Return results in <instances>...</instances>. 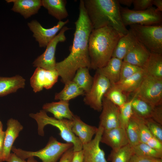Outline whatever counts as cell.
Wrapping results in <instances>:
<instances>
[{
	"instance_id": "e0dca14e",
	"label": "cell",
	"mask_w": 162,
	"mask_h": 162,
	"mask_svg": "<svg viewBox=\"0 0 162 162\" xmlns=\"http://www.w3.org/2000/svg\"><path fill=\"white\" fill-rule=\"evenodd\" d=\"M72 122V130L82 145L90 142L98 131V128L86 124L77 115H74Z\"/></svg>"
},
{
	"instance_id": "30bf717a",
	"label": "cell",
	"mask_w": 162,
	"mask_h": 162,
	"mask_svg": "<svg viewBox=\"0 0 162 162\" xmlns=\"http://www.w3.org/2000/svg\"><path fill=\"white\" fill-rule=\"evenodd\" d=\"M70 29L65 26L61 29L59 33L48 44L44 53L34 60L33 63L34 67L47 70H56V62L55 55L57 46L58 43L66 40L65 33Z\"/></svg>"
},
{
	"instance_id": "60d3db41",
	"label": "cell",
	"mask_w": 162,
	"mask_h": 162,
	"mask_svg": "<svg viewBox=\"0 0 162 162\" xmlns=\"http://www.w3.org/2000/svg\"><path fill=\"white\" fill-rule=\"evenodd\" d=\"M158 159L152 157L143 156L134 154L129 162H153Z\"/></svg>"
},
{
	"instance_id": "6da1fadb",
	"label": "cell",
	"mask_w": 162,
	"mask_h": 162,
	"mask_svg": "<svg viewBox=\"0 0 162 162\" xmlns=\"http://www.w3.org/2000/svg\"><path fill=\"white\" fill-rule=\"evenodd\" d=\"M79 14L75 22V30L68 56L56 63L55 69L64 84L72 80L80 68H90L88 51L90 34L93 29L85 9L83 0L80 1Z\"/></svg>"
},
{
	"instance_id": "ac0fdd59",
	"label": "cell",
	"mask_w": 162,
	"mask_h": 162,
	"mask_svg": "<svg viewBox=\"0 0 162 162\" xmlns=\"http://www.w3.org/2000/svg\"><path fill=\"white\" fill-rule=\"evenodd\" d=\"M8 3H13L11 10L20 14L27 19L38 13L42 5L41 0H6Z\"/></svg>"
},
{
	"instance_id": "681fc988",
	"label": "cell",
	"mask_w": 162,
	"mask_h": 162,
	"mask_svg": "<svg viewBox=\"0 0 162 162\" xmlns=\"http://www.w3.org/2000/svg\"><path fill=\"white\" fill-rule=\"evenodd\" d=\"M3 131V124L1 121L0 120V134Z\"/></svg>"
},
{
	"instance_id": "8d00e7d4",
	"label": "cell",
	"mask_w": 162,
	"mask_h": 162,
	"mask_svg": "<svg viewBox=\"0 0 162 162\" xmlns=\"http://www.w3.org/2000/svg\"><path fill=\"white\" fill-rule=\"evenodd\" d=\"M145 122L152 136L162 142V124L151 118L144 119Z\"/></svg>"
},
{
	"instance_id": "c3c4849f",
	"label": "cell",
	"mask_w": 162,
	"mask_h": 162,
	"mask_svg": "<svg viewBox=\"0 0 162 162\" xmlns=\"http://www.w3.org/2000/svg\"><path fill=\"white\" fill-rule=\"evenodd\" d=\"M27 162H38L34 157H30L28 158Z\"/></svg>"
},
{
	"instance_id": "4fadbf2b",
	"label": "cell",
	"mask_w": 162,
	"mask_h": 162,
	"mask_svg": "<svg viewBox=\"0 0 162 162\" xmlns=\"http://www.w3.org/2000/svg\"><path fill=\"white\" fill-rule=\"evenodd\" d=\"M104 130L102 127L99 126L94 138L82 145V162H108L104 152L100 146Z\"/></svg>"
},
{
	"instance_id": "d6986e66",
	"label": "cell",
	"mask_w": 162,
	"mask_h": 162,
	"mask_svg": "<svg viewBox=\"0 0 162 162\" xmlns=\"http://www.w3.org/2000/svg\"><path fill=\"white\" fill-rule=\"evenodd\" d=\"M150 53L144 45L138 41L127 54L123 61L143 68L149 57Z\"/></svg>"
},
{
	"instance_id": "4dcf8cb0",
	"label": "cell",
	"mask_w": 162,
	"mask_h": 162,
	"mask_svg": "<svg viewBox=\"0 0 162 162\" xmlns=\"http://www.w3.org/2000/svg\"><path fill=\"white\" fill-rule=\"evenodd\" d=\"M134 154L132 147L129 144L117 150H112L108 157L111 162H129Z\"/></svg>"
},
{
	"instance_id": "ffe728a7",
	"label": "cell",
	"mask_w": 162,
	"mask_h": 162,
	"mask_svg": "<svg viewBox=\"0 0 162 162\" xmlns=\"http://www.w3.org/2000/svg\"><path fill=\"white\" fill-rule=\"evenodd\" d=\"M69 101L60 100L57 102L46 103L43 106V110L52 113L58 119H66L72 120L74 114L69 108Z\"/></svg>"
},
{
	"instance_id": "52a82bcc",
	"label": "cell",
	"mask_w": 162,
	"mask_h": 162,
	"mask_svg": "<svg viewBox=\"0 0 162 162\" xmlns=\"http://www.w3.org/2000/svg\"><path fill=\"white\" fill-rule=\"evenodd\" d=\"M120 13L124 25H155L162 24L161 12L153 7L142 10H130L120 6Z\"/></svg>"
},
{
	"instance_id": "b9f144b4",
	"label": "cell",
	"mask_w": 162,
	"mask_h": 162,
	"mask_svg": "<svg viewBox=\"0 0 162 162\" xmlns=\"http://www.w3.org/2000/svg\"><path fill=\"white\" fill-rule=\"evenodd\" d=\"M73 147L65 152L60 158L59 162H71L74 154Z\"/></svg>"
},
{
	"instance_id": "5bb4252c",
	"label": "cell",
	"mask_w": 162,
	"mask_h": 162,
	"mask_svg": "<svg viewBox=\"0 0 162 162\" xmlns=\"http://www.w3.org/2000/svg\"><path fill=\"white\" fill-rule=\"evenodd\" d=\"M99 126L104 130L119 127V107L104 97Z\"/></svg>"
},
{
	"instance_id": "f907efd6",
	"label": "cell",
	"mask_w": 162,
	"mask_h": 162,
	"mask_svg": "<svg viewBox=\"0 0 162 162\" xmlns=\"http://www.w3.org/2000/svg\"><path fill=\"white\" fill-rule=\"evenodd\" d=\"M153 162H162V159L158 158Z\"/></svg>"
},
{
	"instance_id": "cb8c5ba5",
	"label": "cell",
	"mask_w": 162,
	"mask_h": 162,
	"mask_svg": "<svg viewBox=\"0 0 162 162\" xmlns=\"http://www.w3.org/2000/svg\"><path fill=\"white\" fill-rule=\"evenodd\" d=\"M42 6L48 11L49 14L59 21L66 18L68 13L65 0H42Z\"/></svg>"
},
{
	"instance_id": "d590c367",
	"label": "cell",
	"mask_w": 162,
	"mask_h": 162,
	"mask_svg": "<svg viewBox=\"0 0 162 162\" xmlns=\"http://www.w3.org/2000/svg\"><path fill=\"white\" fill-rule=\"evenodd\" d=\"M142 69L143 68L141 67L123 61L121 69L119 82L125 80Z\"/></svg>"
},
{
	"instance_id": "d6a6232c",
	"label": "cell",
	"mask_w": 162,
	"mask_h": 162,
	"mask_svg": "<svg viewBox=\"0 0 162 162\" xmlns=\"http://www.w3.org/2000/svg\"><path fill=\"white\" fill-rule=\"evenodd\" d=\"M129 144L132 147L140 142L139 131L137 123L131 116L125 129Z\"/></svg>"
},
{
	"instance_id": "ba28073f",
	"label": "cell",
	"mask_w": 162,
	"mask_h": 162,
	"mask_svg": "<svg viewBox=\"0 0 162 162\" xmlns=\"http://www.w3.org/2000/svg\"><path fill=\"white\" fill-rule=\"evenodd\" d=\"M133 93V96L154 106L162 104V79L145 75L140 86Z\"/></svg>"
},
{
	"instance_id": "d4e9b609",
	"label": "cell",
	"mask_w": 162,
	"mask_h": 162,
	"mask_svg": "<svg viewBox=\"0 0 162 162\" xmlns=\"http://www.w3.org/2000/svg\"><path fill=\"white\" fill-rule=\"evenodd\" d=\"M143 69L146 75L162 79V54L151 52Z\"/></svg>"
},
{
	"instance_id": "f6af8a7d",
	"label": "cell",
	"mask_w": 162,
	"mask_h": 162,
	"mask_svg": "<svg viewBox=\"0 0 162 162\" xmlns=\"http://www.w3.org/2000/svg\"><path fill=\"white\" fill-rule=\"evenodd\" d=\"M7 162H27L25 159L18 157L14 153H11Z\"/></svg>"
},
{
	"instance_id": "277c9868",
	"label": "cell",
	"mask_w": 162,
	"mask_h": 162,
	"mask_svg": "<svg viewBox=\"0 0 162 162\" xmlns=\"http://www.w3.org/2000/svg\"><path fill=\"white\" fill-rule=\"evenodd\" d=\"M29 115L36 121L38 126V133L40 135L44 136V128L46 125H52L58 129L59 134L64 140L67 142L73 144L74 152L82 150V143L72 130V120L66 119H58L49 116L46 112L43 110L36 113H30Z\"/></svg>"
},
{
	"instance_id": "f1b7e54d",
	"label": "cell",
	"mask_w": 162,
	"mask_h": 162,
	"mask_svg": "<svg viewBox=\"0 0 162 162\" xmlns=\"http://www.w3.org/2000/svg\"><path fill=\"white\" fill-rule=\"evenodd\" d=\"M89 69L86 67L80 68L72 80L82 90L85 94L89 91L93 82V77L90 74Z\"/></svg>"
},
{
	"instance_id": "836d02e7",
	"label": "cell",
	"mask_w": 162,
	"mask_h": 162,
	"mask_svg": "<svg viewBox=\"0 0 162 162\" xmlns=\"http://www.w3.org/2000/svg\"><path fill=\"white\" fill-rule=\"evenodd\" d=\"M132 98L119 107V127L126 129L133 115Z\"/></svg>"
},
{
	"instance_id": "74e56055",
	"label": "cell",
	"mask_w": 162,
	"mask_h": 162,
	"mask_svg": "<svg viewBox=\"0 0 162 162\" xmlns=\"http://www.w3.org/2000/svg\"><path fill=\"white\" fill-rule=\"evenodd\" d=\"M133 10H142L152 7L153 0H133Z\"/></svg>"
},
{
	"instance_id": "1f68e13d",
	"label": "cell",
	"mask_w": 162,
	"mask_h": 162,
	"mask_svg": "<svg viewBox=\"0 0 162 162\" xmlns=\"http://www.w3.org/2000/svg\"><path fill=\"white\" fill-rule=\"evenodd\" d=\"M134 154L143 156L162 159V153L154 150L146 143L140 142L132 147Z\"/></svg>"
},
{
	"instance_id": "7402d4cb",
	"label": "cell",
	"mask_w": 162,
	"mask_h": 162,
	"mask_svg": "<svg viewBox=\"0 0 162 162\" xmlns=\"http://www.w3.org/2000/svg\"><path fill=\"white\" fill-rule=\"evenodd\" d=\"M138 41L133 33L129 30L127 34L119 39L114 48L112 57L123 60Z\"/></svg>"
},
{
	"instance_id": "83f0119b",
	"label": "cell",
	"mask_w": 162,
	"mask_h": 162,
	"mask_svg": "<svg viewBox=\"0 0 162 162\" xmlns=\"http://www.w3.org/2000/svg\"><path fill=\"white\" fill-rule=\"evenodd\" d=\"M132 99L133 112L143 119L151 118L155 106L135 96H133Z\"/></svg>"
},
{
	"instance_id": "7a4b0ae2",
	"label": "cell",
	"mask_w": 162,
	"mask_h": 162,
	"mask_svg": "<svg viewBox=\"0 0 162 162\" xmlns=\"http://www.w3.org/2000/svg\"><path fill=\"white\" fill-rule=\"evenodd\" d=\"M84 7L93 29L112 27L122 36L129 32L121 16L117 0H83Z\"/></svg>"
},
{
	"instance_id": "7c38bea8",
	"label": "cell",
	"mask_w": 162,
	"mask_h": 162,
	"mask_svg": "<svg viewBox=\"0 0 162 162\" xmlns=\"http://www.w3.org/2000/svg\"><path fill=\"white\" fill-rule=\"evenodd\" d=\"M58 76L56 70H47L37 67L30 79V84L35 93L44 88L50 89L57 82Z\"/></svg>"
},
{
	"instance_id": "9c48e42d",
	"label": "cell",
	"mask_w": 162,
	"mask_h": 162,
	"mask_svg": "<svg viewBox=\"0 0 162 162\" xmlns=\"http://www.w3.org/2000/svg\"><path fill=\"white\" fill-rule=\"evenodd\" d=\"M111 85L109 80L96 71L93 77V82L89 91L85 94V103L94 110L101 111L104 95Z\"/></svg>"
},
{
	"instance_id": "ee69618b",
	"label": "cell",
	"mask_w": 162,
	"mask_h": 162,
	"mask_svg": "<svg viewBox=\"0 0 162 162\" xmlns=\"http://www.w3.org/2000/svg\"><path fill=\"white\" fill-rule=\"evenodd\" d=\"M83 154L82 150L74 152L73 158L71 162H82Z\"/></svg>"
},
{
	"instance_id": "bcb514c9",
	"label": "cell",
	"mask_w": 162,
	"mask_h": 162,
	"mask_svg": "<svg viewBox=\"0 0 162 162\" xmlns=\"http://www.w3.org/2000/svg\"><path fill=\"white\" fill-rule=\"evenodd\" d=\"M153 5H155L156 9L158 11L161 12L162 11V0H153Z\"/></svg>"
},
{
	"instance_id": "44dd1931",
	"label": "cell",
	"mask_w": 162,
	"mask_h": 162,
	"mask_svg": "<svg viewBox=\"0 0 162 162\" xmlns=\"http://www.w3.org/2000/svg\"><path fill=\"white\" fill-rule=\"evenodd\" d=\"M26 80L22 76L16 75L11 77L0 76V97L16 92L24 88Z\"/></svg>"
},
{
	"instance_id": "3957f363",
	"label": "cell",
	"mask_w": 162,
	"mask_h": 162,
	"mask_svg": "<svg viewBox=\"0 0 162 162\" xmlns=\"http://www.w3.org/2000/svg\"><path fill=\"white\" fill-rule=\"evenodd\" d=\"M121 37L110 27L93 29L88 43L90 69L97 70L106 64L112 57L114 48Z\"/></svg>"
},
{
	"instance_id": "484cf974",
	"label": "cell",
	"mask_w": 162,
	"mask_h": 162,
	"mask_svg": "<svg viewBox=\"0 0 162 162\" xmlns=\"http://www.w3.org/2000/svg\"><path fill=\"white\" fill-rule=\"evenodd\" d=\"M145 75L143 69L116 84L126 94L134 93L140 86Z\"/></svg>"
},
{
	"instance_id": "5b68a950",
	"label": "cell",
	"mask_w": 162,
	"mask_h": 162,
	"mask_svg": "<svg viewBox=\"0 0 162 162\" xmlns=\"http://www.w3.org/2000/svg\"><path fill=\"white\" fill-rule=\"evenodd\" d=\"M73 147L70 143H62L51 136L46 146L36 151H29L13 147L11 150L21 158L25 159L30 157H37L42 162H57L63 154Z\"/></svg>"
},
{
	"instance_id": "8fae6325",
	"label": "cell",
	"mask_w": 162,
	"mask_h": 162,
	"mask_svg": "<svg viewBox=\"0 0 162 162\" xmlns=\"http://www.w3.org/2000/svg\"><path fill=\"white\" fill-rule=\"evenodd\" d=\"M69 22L68 20L64 21H59L57 24L50 28H46L36 20L28 22L30 30L33 33V37L40 47H46L50 42L56 36L57 33Z\"/></svg>"
},
{
	"instance_id": "4316f807",
	"label": "cell",
	"mask_w": 162,
	"mask_h": 162,
	"mask_svg": "<svg viewBox=\"0 0 162 162\" xmlns=\"http://www.w3.org/2000/svg\"><path fill=\"white\" fill-rule=\"evenodd\" d=\"M64 84L62 90L55 94V99L69 101L71 99L85 94L82 90L72 80Z\"/></svg>"
},
{
	"instance_id": "7bdbcfd3",
	"label": "cell",
	"mask_w": 162,
	"mask_h": 162,
	"mask_svg": "<svg viewBox=\"0 0 162 162\" xmlns=\"http://www.w3.org/2000/svg\"><path fill=\"white\" fill-rule=\"evenodd\" d=\"M5 131H3L0 134V162H2L4 150V141Z\"/></svg>"
},
{
	"instance_id": "ab89813d",
	"label": "cell",
	"mask_w": 162,
	"mask_h": 162,
	"mask_svg": "<svg viewBox=\"0 0 162 162\" xmlns=\"http://www.w3.org/2000/svg\"><path fill=\"white\" fill-rule=\"evenodd\" d=\"M151 118L162 125V104L155 106Z\"/></svg>"
},
{
	"instance_id": "603a6c76",
	"label": "cell",
	"mask_w": 162,
	"mask_h": 162,
	"mask_svg": "<svg viewBox=\"0 0 162 162\" xmlns=\"http://www.w3.org/2000/svg\"><path fill=\"white\" fill-rule=\"evenodd\" d=\"M122 61L117 58L112 57L105 66L96 71L106 78L111 84H116L119 81Z\"/></svg>"
},
{
	"instance_id": "7dc6e473",
	"label": "cell",
	"mask_w": 162,
	"mask_h": 162,
	"mask_svg": "<svg viewBox=\"0 0 162 162\" xmlns=\"http://www.w3.org/2000/svg\"><path fill=\"white\" fill-rule=\"evenodd\" d=\"M119 4L130 7L133 4V0H118Z\"/></svg>"
},
{
	"instance_id": "f35d334b",
	"label": "cell",
	"mask_w": 162,
	"mask_h": 162,
	"mask_svg": "<svg viewBox=\"0 0 162 162\" xmlns=\"http://www.w3.org/2000/svg\"><path fill=\"white\" fill-rule=\"evenodd\" d=\"M146 143L154 150L162 153V142L155 137L153 136Z\"/></svg>"
},
{
	"instance_id": "9a60e30c",
	"label": "cell",
	"mask_w": 162,
	"mask_h": 162,
	"mask_svg": "<svg viewBox=\"0 0 162 162\" xmlns=\"http://www.w3.org/2000/svg\"><path fill=\"white\" fill-rule=\"evenodd\" d=\"M100 142L110 146L113 150L129 144L125 129L120 127L104 130Z\"/></svg>"
},
{
	"instance_id": "e575fe53",
	"label": "cell",
	"mask_w": 162,
	"mask_h": 162,
	"mask_svg": "<svg viewBox=\"0 0 162 162\" xmlns=\"http://www.w3.org/2000/svg\"><path fill=\"white\" fill-rule=\"evenodd\" d=\"M132 116L137 125L140 135V142L146 143L153 136L146 124L144 119L140 117L133 112Z\"/></svg>"
},
{
	"instance_id": "2e32d148",
	"label": "cell",
	"mask_w": 162,
	"mask_h": 162,
	"mask_svg": "<svg viewBox=\"0 0 162 162\" xmlns=\"http://www.w3.org/2000/svg\"><path fill=\"white\" fill-rule=\"evenodd\" d=\"M7 128L5 131L4 141L3 161L7 162L13 145L23 127L17 120L10 118L7 122Z\"/></svg>"
},
{
	"instance_id": "8992f818",
	"label": "cell",
	"mask_w": 162,
	"mask_h": 162,
	"mask_svg": "<svg viewBox=\"0 0 162 162\" xmlns=\"http://www.w3.org/2000/svg\"><path fill=\"white\" fill-rule=\"evenodd\" d=\"M137 40L151 52L162 54V25L130 26Z\"/></svg>"
},
{
	"instance_id": "f546056e",
	"label": "cell",
	"mask_w": 162,
	"mask_h": 162,
	"mask_svg": "<svg viewBox=\"0 0 162 162\" xmlns=\"http://www.w3.org/2000/svg\"><path fill=\"white\" fill-rule=\"evenodd\" d=\"M104 97L120 107L127 101V97L116 84H111Z\"/></svg>"
}]
</instances>
